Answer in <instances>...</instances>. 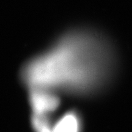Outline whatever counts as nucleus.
Masks as SVG:
<instances>
[{"label":"nucleus","mask_w":132,"mask_h":132,"mask_svg":"<svg viewBox=\"0 0 132 132\" xmlns=\"http://www.w3.org/2000/svg\"><path fill=\"white\" fill-rule=\"evenodd\" d=\"M117 67L113 48L98 39L82 51L57 48L26 64L21 75L29 89L89 95L106 87L113 80Z\"/></svg>","instance_id":"obj_1"},{"label":"nucleus","mask_w":132,"mask_h":132,"mask_svg":"<svg viewBox=\"0 0 132 132\" xmlns=\"http://www.w3.org/2000/svg\"><path fill=\"white\" fill-rule=\"evenodd\" d=\"M29 103L33 114L47 115L58 108L60 99L52 90L41 88H30L29 92Z\"/></svg>","instance_id":"obj_2"},{"label":"nucleus","mask_w":132,"mask_h":132,"mask_svg":"<svg viewBox=\"0 0 132 132\" xmlns=\"http://www.w3.org/2000/svg\"><path fill=\"white\" fill-rule=\"evenodd\" d=\"M54 132H81L82 123L78 114L70 111L64 114L53 126Z\"/></svg>","instance_id":"obj_3"},{"label":"nucleus","mask_w":132,"mask_h":132,"mask_svg":"<svg viewBox=\"0 0 132 132\" xmlns=\"http://www.w3.org/2000/svg\"><path fill=\"white\" fill-rule=\"evenodd\" d=\"M32 127L35 132H54L47 115L33 114L31 119Z\"/></svg>","instance_id":"obj_4"}]
</instances>
